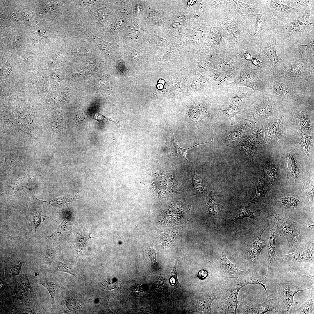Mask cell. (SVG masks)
<instances>
[{"mask_svg": "<svg viewBox=\"0 0 314 314\" xmlns=\"http://www.w3.org/2000/svg\"><path fill=\"white\" fill-rule=\"evenodd\" d=\"M208 275V272L204 270H202L198 272L197 276L200 279L203 280Z\"/></svg>", "mask_w": 314, "mask_h": 314, "instance_id": "obj_56", "label": "cell"}, {"mask_svg": "<svg viewBox=\"0 0 314 314\" xmlns=\"http://www.w3.org/2000/svg\"><path fill=\"white\" fill-rule=\"evenodd\" d=\"M258 284L263 288L268 284L267 278L260 276L255 271L244 278L225 279L219 287L217 295L214 301V312L216 314H236L240 289L249 284Z\"/></svg>", "mask_w": 314, "mask_h": 314, "instance_id": "obj_1", "label": "cell"}, {"mask_svg": "<svg viewBox=\"0 0 314 314\" xmlns=\"http://www.w3.org/2000/svg\"><path fill=\"white\" fill-rule=\"evenodd\" d=\"M278 42L276 36L272 37L263 41L259 48V52L268 58L270 63V69L271 70L278 68L284 60L276 54Z\"/></svg>", "mask_w": 314, "mask_h": 314, "instance_id": "obj_18", "label": "cell"}, {"mask_svg": "<svg viewBox=\"0 0 314 314\" xmlns=\"http://www.w3.org/2000/svg\"><path fill=\"white\" fill-rule=\"evenodd\" d=\"M166 144L168 147L170 152V157L169 159L170 160H175L180 161L181 160H185L189 161L191 162L190 161L188 160L186 157V154L188 152L187 150L202 144L210 142H207L197 144L195 146L185 149L179 147L177 143L178 140H176L174 137L173 133L171 134L167 138H166Z\"/></svg>", "mask_w": 314, "mask_h": 314, "instance_id": "obj_21", "label": "cell"}, {"mask_svg": "<svg viewBox=\"0 0 314 314\" xmlns=\"http://www.w3.org/2000/svg\"><path fill=\"white\" fill-rule=\"evenodd\" d=\"M140 7L139 5H138L136 8V12L137 14H139L140 12Z\"/></svg>", "mask_w": 314, "mask_h": 314, "instance_id": "obj_59", "label": "cell"}, {"mask_svg": "<svg viewBox=\"0 0 314 314\" xmlns=\"http://www.w3.org/2000/svg\"><path fill=\"white\" fill-rule=\"evenodd\" d=\"M244 57L248 61H251L253 58L252 55L249 52H246L244 53Z\"/></svg>", "mask_w": 314, "mask_h": 314, "instance_id": "obj_58", "label": "cell"}, {"mask_svg": "<svg viewBox=\"0 0 314 314\" xmlns=\"http://www.w3.org/2000/svg\"><path fill=\"white\" fill-rule=\"evenodd\" d=\"M140 28L137 24H133L130 26L129 29L130 34L131 35H136L140 32Z\"/></svg>", "mask_w": 314, "mask_h": 314, "instance_id": "obj_54", "label": "cell"}, {"mask_svg": "<svg viewBox=\"0 0 314 314\" xmlns=\"http://www.w3.org/2000/svg\"><path fill=\"white\" fill-rule=\"evenodd\" d=\"M264 92L290 99L298 103L314 98V93L290 78L272 73L270 68L267 74Z\"/></svg>", "mask_w": 314, "mask_h": 314, "instance_id": "obj_2", "label": "cell"}, {"mask_svg": "<svg viewBox=\"0 0 314 314\" xmlns=\"http://www.w3.org/2000/svg\"><path fill=\"white\" fill-rule=\"evenodd\" d=\"M266 8L265 13L256 15L255 33L251 35L253 38L261 39L263 41L275 36L276 31L281 29V24L273 17L270 11Z\"/></svg>", "mask_w": 314, "mask_h": 314, "instance_id": "obj_7", "label": "cell"}, {"mask_svg": "<svg viewBox=\"0 0 314 314\" xmlns=\"http://www.w3.org/2000/svg\"><path fill=\"white\" fill-rule=\"evenodd\" d=\"M238 71L213 70L208 73V78L210 81L217 86L227 85L238 77Z\"/></svg>", "mask_w": 314, "mask_h": 314, "instance_id": "obj_22", "label": "cell"}, {"mask_svg": "<svg viewBox=\"0 0 314 314\" xmlns=\"http://www.w3.org/2000/svg\"><path fill=\"white\" fill-rule=\"evenodd\" d=\"M266 7L281 24L290 22L296 19L299 12L291 7L288 0H266Z\"/></svg>", "mask_w": 314, "mask_h": 314, "instance_id": "obj_9", "label": "cell"}, {"mask_svg": "<svg viewBox=\"0 0 314 314\" xmlns=\"http://www.w3.org/2000/svg\"><path fill=\"white\" fill-rule=\"evenodd\" d=\"M310 13H299L297 18L288 23L281 24V30L287 37L299 32L308 33L314 30V23L310 22Z\"/></svg>", "mask_w": 314, "mask_h": 314, "instance_id": "obj_13", "label": "cell"}, {"mask_svg": "<svg viewBox=\"0 0 314 314\" xmlns=\"http://www.w3.org/2000/svg\"><path fill=\"white\" fill-rule=\"evenodd\" d=\"M281 261L287 263L307 262L314 263V241L299 242L293 252L285 255Z\"/></svg>", "mask_w": 314, "mask_h": 314, "instance_id": "obj_11", "label": "cell"}, {"mask_svg": "<svg viewBox=\"0 0 314 314\" xmlns=\"http://www.w3.org/2000/svg\"><path fill=\"white\" fill-rule=\"evenodd\" d=\"M248 95L247 92H243L240 94H235L232 99V104L238 106L241 104L243 99Z\"/></svg>", "mask_w": 314, "mask_h": 314, "instance_id": "obj_49", "label": "cell"}, {"mask_svg": "<svg viewBox=\"0 0 314 314\" xmlns=\"http://www.w3.org/2000/svg\"><path fill=\"white\" fill-rule=\"evenodd\" d=\"M249 205L247 204L244 206L238 211L234 217L227 223L230 228H231L234 233L235 238H236V233L235 232L234 226L235 222L239 220H242L245 217H249L253 219L256 218V217L254 214V212L249 208Z\"/></svg>", "mask_w": 314, "mask_h": 314, "instance_id": "obj_29", "label": "cell"}, {"mask_svg": "<svg viewBox=\"0 0 314 314\" xmlns=\"http://www.w3.org/2000/svg\"><path fill=\"white\" fill-rule=\"evenodd\" d=\"M74 220L72 214L66 213L64 220L56 230L50 236H47L49 241L52 242L60 241L70 242Z\"/></svg>", "mask_w": 314, "mask_h": 314, "instance_id": "obj_16", "label": "cell"}, {"mask_svg": "<svg viewBox=\"0 0 314 314\" xmlns=\"http://www.w3.org/2000/svg\"><path fill=\"white\" fill-rule=\"evenodd\" d=\"M265 229L255 234L250 240L246 249L249 265L252 268L256 266L257 260L262 250L267 245V241L262 236Z\"/></svg>", "mask_w": 314, "mask_h": 314, "instance_id": "obj_15", "label": "cell"}, {"mask_svg": "<svg viewBox=\"0 0 314 314\" xmlns=\"http://www.w3.org/2000/svg\"><path fill=\"white\" fill-rule=\"evenodd\" d=\"M177 229L170 230L169 233L163 237L162 243L163 246L166 247L170 246L175 236V233L177 232Z\"/></svg>", "mask_w": 314, "mask_h": 314, "instance_id": "obj_44", "label": "cell"}, {"mask_svg": "<svg viewBox=\"0 0 314 314\" xmlns=\"http://www.w3.org/2000/svg\"><path fill=\"white\" fill-rule=\"evenodd\" d=\"M94 230L82 226L72 231L70 242L75 248L77 264H80L84 246L89 240L97 237Z\"/></svg>", "mask_w": 314, "mask_h": 314, "instance_id": "obj_14", "label": "cell"}, {"mask_svg": "<svg viewBox=\"0 0 314 314\" xmlns=\"http://www.w3.org/2000/svg\"><path fill=\"white\" fill-rule=\"evenodd\" d=\"M310 298L297 309L293 311L292 313L297 314H312L314 309V287Z\"/></svg>", "mask_w": 314, "mask_h": 314, "instance_id": "obj_33", "label": "cell"}, {"mask_svg": "<svg viewBox=\"0 0 314 314\" xmlns=\"http://www.w3.org/2000/svg\"><path fill=\"white\" fill-rule=\"evenodd\" d=\"M251 62L257 67V69L262 68V62L256 58H253Z\"/></svg>", "mask_w": 314, "mask_h": 314, "instance_id": "obj_55", "label": "cell"}, {"mask_svg": "<svg viewBox=\"0 0 314 314\" xmlns=\"http://www.w3.org/2000/svg\"><path fill=\"white\" fill-rule=\"evenodd\" d=\"M197 108L195 113L190 114L192 117L195 119H204L208 116L209 113L206 108L201 106L197 107Z\"/></svg>", "mask_w": 314, "mask_h": 314, "instance_id": "obj_43", "label": "cell"}, {"mask_svg": "<svg viewBox=\"0 0 314 314\" xmlns=\"http://www.w3.org/2000/svg\"><path fill=\"white\" fill-rule=\"evenodd\" d=\"M299 278L304 283L312 284L314 283V274L308 275L299 274Z\"/></svg>", "mask_w": 314, "mask_h": 314, "instance_id": "obj_52", "label": "cell"}, {"mask_svg": "<svg viewBox=\"0 0 314 314\" xmlns=\"http://www.w3.org/2000/svg\"><path fill=\"white\" fill-rule=\"evenodd\" d=\"M288 167L292 175L297 177L299 174V168L294 157L289 155L287 158Z\"/></svg>", "mask_w": 314, "mask_h": 314, "instance_id": "obj_41", "label": "cell"}, {"mask_svg": "<svg viewBox=\"0 0 314 314\" xmlns=\"http://www.w3.org/2000/svg\"><path fill=\"white\" fill-rule=\"evenodd\" d=\"M22 263L19 262L8 265L6 268L5 276L7 280L18 275L20 273Z\"/></svg>", "mask_w": 314, "mask_h": 314, "instance_id": "obj_35", "label": "cell"}, {"mask_svg": "<svg viewBox=\"0 0 314 314\" xmlns=\"http://www.w3.org/2000/svg\"><path fill=\"white\" fill-rule=\"evenodd\" d=\"M280 230L271 223L269 231L267 246L268 248V261L267 274L268 277L273 264L276 261H281V258H279L275 252L276 240L280 235Z\"/></svg>", "mask_w": 314, "mask_h": 314, "instance_id": "obj_19", "label": "cell"}, {"mask_svg": "<svg viewBox=\"0 0 314 314\" xmlns=\"http://www.w3.org/2000/svg\"><path fill=\"white\" fill-rule=\"evenodd\" d=\"M313 286L304 289L300 290L299 288L295 290L290 289L289 282L284 279H281L277 283L276 288L277 294L276 295L277 300L282 309V313L287 314L289 313L290 308L294 306L293 298L295 294L299 292L311 289Z\"/></svg>", "mask_w": 314, "mask_h": 314, "instance_id": "obj_12", "label": "cell"}, {"mask_svg": "<svg viewBox=\"0 0 314 314\" xmlns=\"http://www.w3.org/2000/svg\"><path fill=\"white\" fill-rule=\"evenodd\" d=\"M93 119L97 120L98 122H100L104 119H106L111 121L114 122L119 129L120 132L121 131V128L119 121L115 119H113L106 117L98 113H96L94 114Z\"/></svg>", "mask_w": 314, "mask_h": 314, "instance_id": "obj_45", "label": "cell"}, {"mask_svg": "<svg viewBox=\"0 0 314 314\" xmlns=\"http://www.w3.org/2000/svg\"><path fill=\"white\" fill-rule=\"evenodd\" d=\"M74 198L71 197H59L49 201H42V203L43 204H47L53 206H60L64 205L65 204L68 202L72 203Z\"/></svg>", "mask_w": 314, "mask_h": 314, "instance_id": "obj_39", "label": "cell"}, {"mask_svg": "<svg viewBox=\"0 0 314 314\" xmlns=\"http://www.w3.org/2000/svg\"><path fill=\"white\" fill-rule=\"evenodd\" d=\"M206 208L214 224L216 220L217 215V203L216 198L211 192L206 197Z\"/></svg>", "mask_w": 314, "mask_h": 314, "instance_id": "obj_30", "label": "cell"}, {"mask_svg": "<svg viewBox=\"0 0 314 314\" xmlns=\"http://www.w3.org/2000/svg\"><path fill=\"white\" fill-rule=\"evenodd\" d=\"M165 279L161 274L159 278L154 283L155 288L159 290H163L165 287Z\"/></svg>", "mask_w": 314, "mask_h": 314, "instance_id": "obj_51", "label": "cell"}, {"mask_svg": "<svg viewBox=\"0 0 314 314\" xmlns=\"http://www.w3.org/2000/svg\"><path fill=\"white\" fill-rule=\"evenodd\" d=\"M264 176L255 183L257 188L256 194L254 198L249 201L248 204H255L265 203L266 202L265 195L270 187L272 183L271 180L266 174L263 170Z\"/></svg>", "mask_w": 314, "mask_h": 314, "instance_id": "obj_23", "label": "cell"}, {"mask_svg": "<svg viewBox=\"0 0 314 314\" xmlns=\"http://www.w3.org/2000/svg\"><path fill=\"white\" fill-rule=\"evenodd\" d=\"M300 145L305 154H309L312 143V138L310 136L306 134L301 133L299 136Z\"/></svg>", "mask_w": 314, "mask_h": 314, "instance_id": "obj_36", "label": "cell"}, {"mask_svg": "<svg viewBox=\"0 0 314 314\" xmlns=\"http://www.w3.org/2000/svg\"><path fill=\"white\" fill-rule=\"evenodd\" d=\"M282 116L271 121L266 129V139H276L280 135L281 124L280 120Z\"/></svg>", "mask_w": 314, "mask_h": 314, "instance_id": "obj_31", "label": "cell"}, {"mask_svg": "<svg viewBox=\"0 0 314 314\" xmlns=\"http://www.w3.org/2000/svg\"><path fill=\"white\" fill-rule=\"evenodd\" d=\"M156 250L153 246L151 245L148 248L146 256L145 262L147 268L151 273H156L161 269L156 261Z\"/></svg>", "mask_w": 314, "mask_h": 314, "instance_id": "obj_26", "label": "cell"}, {"mask_svg": "<svg viewBox=\"0 0 314 314\" xmlns=\"http://www.w3.org/2000/svg\"><path fill=\"white\" fill-rule=\"evenodd\" d=\"M123 19H117L113 26L112 29L113 31L116 30L119 28L123 22Z\"/></svg>", "mask_w": 314, "mask_h": 314, "instance_id": "obj_57", "label": "cell"}, {"mask_svg": "<svg viewBox=\"0 0 314 314\" xmlns=\"http://www.w3.org/2000/svg\"><path fill=\"white\" fill-rule=\"evenodd\" d=\"M158 88L161 89L163 88V86L161 84H158Z\"/></svg>", "mask_w": 314, "mask_h": 314, "instance_id": "obj_60", "label": "cell"}, {"mask_svg": "<svg viewBox=\"0 0 314 314\" xmlns=\"http://www.w3.org/2000/svg\"><path fill=\"white\" fill-rule=\"evenodd\" d=\"M64 303L66 308L72 312L78 311L81 306L80 303L78 301L70 298H66L64 300Z\"/></svg>", "mask_w": 314, "mask_h": 314, "instance_id": "obj_40", "label": "cell"}, {"mask_svg": "<svg viewBox=\"0 0 314 314\" xmlns=\"http://www.w3.org/2000/svg\"><path fill=\"white\" fill-rule=\"evenodd\" d=\"M38 283L42 285L48 290L51 297V309L52 310H54L56 307L55 297L58 290L61 288V285L57 281H49L40 280Z\"/></svg>", "mask_w": 314, "mask_h": 314, "instance_id": "obj_28", "label": "cell"}, {"mask_svg": "<svg viewBox=\"0 0 314 314\" xmlns=\"http://www.w3.org/2000/svg\"><path fill=\"white\" fill-rule=\"evenodd\" d=\"M116 67L123 73L126 78H128L130 75V72L128 69L124 61L121 59L117 62Z\"/></svg>", "mask_w": 314, "mask_h": 314, "instance_id": "obj_47", "label": "cell"}, {"mask_svg": "<svg viewBox=\"0 0 314 314\" xmlns=\"http://www.w3.org/2000/svg\"><path fill=\"white\" fill-rule=\"evenodd\" d=\"M255 95L248 114L256 119L268 117L278 113L286 98L264 92H257Z\"/></svg>", "mask_w": 314, "mask_h": 314, "instance_id": "obj_4", "label": "cell"}, {"mask_svg": "<svg viewBox=\"0 0 314 314\" xmlns=\"http://www.w3.org/2000/svg\"><path fill=\"white\" fill-rule=\"evenodd\" d=\"M263 169L265 170L267 175L271 181H273L276 179L277 175V170L269 159H266L265 160Z\"/></svg>", "mask_w": 314, "mask_h": 314, "instance_id": "obj_38", "label": "cell"}, {"mask_svg": "<svg viewBox=\"0 0 314 314\" xmlns=\"http://www.w3.org/2000/svg\"><path fill=\"white\" fill-rule=\"evenodd\" d=\"M218 290L217 287L207 292L198 294L192 305V310L201 314L212 313L211 305L217 296Z\"/></svg>", "mask_w": 314, "mask_h": 314, "instance_id": "obj_17", "label": "cell"}, {"mask_svg": "<svg viewBox=\"0 0 314 314\" xmlns=\"http://www.w3.org/2000/svg\"><path fill=\"white\" fill-rule=\"evenodd\" d=\"M93 15L95 21L101 22L104 20L106 14V11L104 9H101L94 11Z\"/></svg>", "mask_w": 314, "mask_h": 314, "instance_id": "obj_48", "label": "cell"}, {"mask_svg": "<svg viewBox=\"0 0 314 314\" xmlns=\"http://www.w3.org/2000/svg\"><path fill=\"white\" fill-rule=\"evenodd\" d=\"M268 213L271 223L282 232L287 240L290 251L295 243L304 242L301 228L291 218L274 210H268Z\"/></svg>", "mask_w": 314, "mask_h": 314, "instance_id": "obj_5", "label": "cell"}, {"mask_svg": "<svg viewBox=\"0 0 314 314\" xmlns=\"http://www.w3.org/2000/svg\"><path fill=\"white\" fill-rule=\"evenodd\" d=\"M41 216L40 213L35 214L31 218V225L34 228L35 233L38 227L40 225L41 222Z\"/></svg>", "mask_w": 314, "mask_h": 314, "instance_id": "obj_50", "label": "cell"}, {"mask_svg": "<svg viewBox=\"0 0 314 314\" xmlns=\"http://www.w3.org/2000/svg\"><path fill=\"white\" fill-rule=\"evenodd\" d=\"M290 6L297 9L299 13H314V0H288Z\"/></svg>", "mask_w": 314, "mask_h": 314, "instance_id": "obj_27", "label": "cell"}, {"mask_svg": "<svg viewBox=\"0 0 314 314\" xmlns=\"http://www.w3.org/2000/svg\"><path fill=\"white\" fill-rule=\"evenodd\" d=\"M279 204L288 208H295L299 204V200L292 196L284 197L278 201Z\"/></svg>", "mask_w": 314, "mask_h": 314, "instance_id": "obj_37", "label": "cell"}, {"mask_svg": "<svg viewBox=\"0 0 314 314\" xmlns=\"http://www.w3.org/2000/svg\"><path fill=\"white\" fill-rule=\"evenodd\" d=\"M217 255L219 272L225 279L245 277L255 271L251 268L246 271L240 270L228 259L223 251L220 248L217 249Z\"/></svg>", "mask_w": 314, "mask_h": 314, "instance_id": "obj_10", "label": "cell"}, {"mask_svg": "<svg viewBox=\"0 0 314 314\" xmlns=\"http://www.w3.org/2000/svg\"><path fill=\"white\" fill-rule=\"evenodd\" d=\"M52 264L55 272H63L70 274L77 278L80 277L78 272L74 270L69 263L61 262L56 258Z\"/></svg>", "mask_w": 314, "mask_h": 314, "instance_id": "obj_32", "label": "cell"}, {"mask_svg": "<svg viewBox=\"0 0 314 314\" xmlns=\"http://www.w3.org/2000/svg\"><path fill=\"white\" fill-rule=\"evenodd\" d=\"M307 195L308 201L309 202H313L314 197V180L312 181L308 186L307 191Z\"/></svg>", "mask_w": 314, "mask_h": 314, "instance_id": "obj_53", "label": "cell"}, {"mask_svg": "<svg viewBox=\"0 0 314 314\" xmlns=\"http://www.w3.org/2000/svg\"><path fill=\"white\" fill-rule=\"evenodd\" d=\"M268 68L254 69L245 65L242 67L238 77L227 85L237 87L245 86L252 89L256 92H264Z\"/></svg>", "mask_w": 314, "mask_h": 314, "instance_id": "obj_6", "label": "cell"}, {"mask_svg": "<svg viewBox=\"0 0 314 314\" xmlns=\"http://www.w3.org/2000/svg\"><path fill=\"white\" fill-rule=\"evenodd\" d=\"M269 311L274 313H281V308L276 296L273 299L269 297L263 303L256 304L249 301L242 300L238 304L236 313L245 314H263Z\"/></svg>", "mask_w": 314, "mask_h": 314, "instance_id": "obj_8", "label": "cell"}, {"mask_svg": "<svg viewBox=\"0 0 314 314\" xmlns=\"http://www.w3.org/2000/svg\"><path fill=\"white\" fill-rule=\"evenodd\" d=\"M270 70L279 76L290 78L314 92V66L301 58L293 61L283 60L278 68Z\"/></svg>", "mask_w": 314, "mask_h": 314, "instance_id": "obj_3", "label": "cell"}, {"mask_svg": "<svg viewBox=\"0 0 314 314\" xmlns=\"http://www.w3.org/2000/svg\"><path fill=\"white\" fill-rule=\"evenodd\" d=\"M299 125L301 129L305 132H308L311 129L310 120L313 115V110L307 106H302L295 111Z\"/></svg>", "mask_w": 314, "mask_h": 314, "instance_id": "obj_24", "label": "cell"}, {"mask_svg": "<svg viewBox=\"0 0 314 314\" xmlns=\"http://www.w3.org/2000/svg\"><path fill=\"white\" fill-rule=\"evenodd\" d=\"M298 48V51L301 58L307 60L311 65L314 66V41H310L305 45L296 43Z\"/></svg>", "mask_w": 314, "mask_h": 314, "instance_id": "obj_25", "label": "cell"}, {"mask_svg": "<svg viewBox=\"0 0 314 314\" xmlns=\"http://www.w3.org/2000/svg\"><path fill=\"white\" fill-rule=\"evenodd\" d=\"M175 264L173 267L169 279L170 283L171 286V292L175 289H179L183 291H185L184 287L179 282L177 277L176 267L177 260H175Z\"/></svg>", "mask_w": 314, "mask_h": 314, "instance_id": "obj_34", "label": "cell"}, {"mask_svg": "<svg viewBox=\"0 0 314 314\" xmlns=\"http://www.w3.org/2000/svg\"><path fill=\"white\" fill-rule=\"evenodd\" d=\"M240 62L235 55L231 53L219 55L214 65V68L217 71H239L241 67Z\"/></svg>", "mask_w": 314, "mask_h": 314, "instance_id": "obj_20", "label": "cell"}, {"mask_svg": "<svg viewBox=\"0 0 314 314\" xmlns=\"http://www.w3.org/2000/svg\"><path fill=\"white\" fill-rule=\"evenodd\" d=\"M55 250L52 247H50L46 251L44 256V261L49 263H52L56 258Z\"/></svg>", "mask_w": 314, "mask_h": 314, "instance_id": "obj_46", "label": "cell"}, {"mask_svg": "<svg viewBox=\"0 0 314 314\" xmlns=\"http://www.w3.org/2000/svg\"><path fill=\"white\" fill-rule=\"evenodd\" d=\"M222 112L232 120L236 115L241 113V110L237 106L232 104L229 106L228 109L223 110Z\"/></svg>", "mask_w": 314, "mask_h": 314, "instance_id": "obj_42", "label": "cell"}]
</instances>
